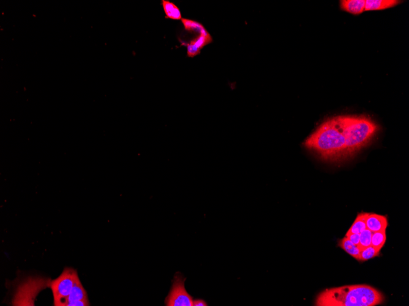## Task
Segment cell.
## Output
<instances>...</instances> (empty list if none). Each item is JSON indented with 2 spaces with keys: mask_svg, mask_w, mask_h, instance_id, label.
<instances>
[{
  "mask_svg": "<svg viewBox=\"0 0 409 306\" xmlns=\"http://www.w3.org/2000/svg\"><path fill=\"white\" fill-rule=\"evenodd\" d=\"M186 278L180 272H177L173 280L172 288L165 304L167 306H192L193 298L187 292L185 282Z\"/></svg>",
  "mask_w": 409,
  "mask_h": 306,
  "instance_id": "cell-5",
  "label": "cell"
},
{
  "mask_svg": "<svg viewBox=\"0 0 409 306\" xmlns=\"http://www.w3.org/2000/svg\"><path fill=\"white\" fill-rule=\"evenodd\" d=\"M379 290L368 285H352L326 289L318 295V306H375L384 303Z\"/></svg>",
  "mask_w": 409,
  "mask_h": 306,
  "instance_id": "cell-2",
  "label": "cell"
},
{
  "mask_svg": "<svg viewBox=\"0 0 409 306\" xmlns=\"http://www.w3.org/2000/svg\"><path fill=\"white\" fill-rule=\"evenodd\" d=\"M338 245L345 252L349 254L356 260L360 261V250L358 246L355 245L346 237L339 241Z\"/></svg>",
  "mask_w": 409,
  "mask_h": 306,
  "instance_id": "cell-13",
  "label": "cell"
},
{
  "mask_svg": "<svg viewBox=\"0 0 409 306\" xmlns=\"http://www.w3.org/2000/svg\"><path fill=\"white\" fill-rule=\"evenodd\" d=\"M366 229L372 232L385 231L388 226L387 218L385 216L370 213L366 220Z\"/></svg>",
  "mask_w": 409,
  "mask_h": 306,
  "instance_id": "cell-7",
  "label": "cell"
},
{
  "mask_svg": "<svg viewBox=\"0 0 409 306\" xmlns=\"http://www.w3.org/2000/svg\"><path fill=\"white\" fill-rule=\"evenodd\" d=\"M370 213L361 212L358 213L356 219L352 225L350 229L347 232L346 235L351 234H360L364 230L366 229V220Z\"/></svg>",
  "mask_w": 409,
  "mask_h": 306,
  "instance_id": "cell-12",
  "label": "cell"
},
{
  "mask_svg": "<svg viewBox=\"0 0 409 306\" xmlns=\"http://www.w3.org/2000/svg\"><path fill=\"white\" fill-rule=\"evenodd\" d=\"M379 251L375 250L372 246H368V247L363 249L361 250L360 255V261H367L372 258L377 257L379 255Z\"/></svg>",
  "mask_w": 409,
  "mask_h": 306,
  "instance_id": "cell-17",
  "label": "cell"
},
{
  "mask_svg": "<svg viewBox=\"0 0 409 306\" xmlns=\"http://www.w3.org/2000/svg\"><path fill=\"white\" fill-rule=\"evenodd\" d=\"M193 306H208L205 301L202 299H196L193 300Z\"/></svg>",
  "mask_w": 409,
  "mask_h": 306,
  "instance_id": "cell-19",
  "label": "cell"
},
{
  "mask_svg": "<svg viewBox=\"0 0 409 306\" xmlns=\"http://www.w3.org/2000/svg\"><path fill=\"white\" fill-rule=\"evenodd\" d=\"M213 42L212 37L208 32L199 34L186 44L187 56L190 58L198 55L202 49Z\"/></svg>",
  "mask_w": 409,
  "mask_h": 306,
  "instance_id": "cell-6",
  "label": "cell"
},
{
  "mask_svg": "<svg viewBox=\"0 0 409 306\" xmlns=\"http://www.w3.org/2000/svg\"><path fill=\"white\" fill-rule=\"evenodd\" d=\"M161 4L166 14V18L175 20H182V13L180 9L174 3L168 0H162Z\"/></svg>",
  "mask_w": 409,
  "mask_h": 306,
  "instance_id": "cell-11",
  "label": "cell"
},
{
  "mask_svg": "<svg viewBox=\"0 0 409 306\" xmlns=\"http://www.w3.org/2000/svg\"><path fill=\"white\" fill-rule=\"evenodd\" d=\"M342 10L354 15H358L365 12V0H342L340 1Z\"/></svg>",
  "mask_w": 409,
  "mask_h": 306,
  "instance_id": "cell-8",
  "label": "cell"
},
{
  "mask_svg": "<svg viewBox=\"0 0 409 306\" xmlns=\"http://www.w3.org/2000/svg\"><path fill=\"white\" fill-rule=\"evenodd\" d=\"M78 278L77 270L66 267L57 278L52 280L50 287L53 294L54 306H66L68 296Z\"/></svg>",
  "mask_w": 409,
  "mask_h": 306,
  "instance_id": "cell-4",
  "label": "cell"
},
{
  "mask_svg": "<svg viewBox=\"0 0 409 306\" xmlns=\"http://www.w3.org/2000/svg\"><path fill=\"white\" fill-rule=\"evenodd\" d=\"M373 232L368 229L364 230L360 234V242L358 247L360 251L368 246H372V238Z\"/></svg>",
  "mask_w": 409,
  "mask_h": 306,
  "instance_id": "cell-16",
  "label": "cell"
},
{
  "mask_svg": "<svg viewBox=\"0 0 409 306\" xmlns=\"http://www.w3.org/2000/svg\"><path fill=\"white\" fill-rule=\"evenodd\" d=\"M396 0H367L366 1L365 11L383 10L393 8L400 3Z\"/></svg>",
  "mask_w": 409,
  "mask_h": 306,
  "instance_id": "cell-9",
  "label": "cell"
},
{
  "mask_svg": "<svg viewBox=\"0 0 409 306\" xmlns=\"http://www.w3.org/2000/svg\"><path fill=\"white\" fill-rule=\"evenodd\" d=\"M182 22L184 26L185 30L187 32L197 33V34H203L208 32L206 28L201 23L197 21L189 20V19L182 18Z\"/></svg>",
  "mask_w": 409,
  "mask_h": 306,
  "instance_id": "cell-14",
  "label": "cell"
},
{
  "mask_svg": "<svg viewBox=\"0 0 409 306\" xmlns=\"http://www.w3.org/2000/svg\"><path fill=\"white\" fill-rule=\"evenodd\" d=\"M346 139V156L350 158L372 142L379 127L365 116H336Z\"/></svg>",
  "mask_w": 409,
  "mask_h": 306,
  "instance_id": "cell-3",
  "label": "cell"
},
{
  "mask_svg": "<svg viewBox=\"0 0 409 306\" xmlns=\"http://www.w3.org/2000/svg\"><path fill=\"white\" fill-rule=\"evenodd\" d=\"M387 240L386 231L373 232L372 238V246L378 251H381Z\"/></svg>",
  "mask_w": 409,
  "mask_h": 306,
  "instance_id": "cell-15",
  "label": "cell"
},
{
  "mask_svg": "<svg viewBox=\"0 0 409 306\" xmlns=\"http://www.w3.org/2000/svg\"><path fill=\"white\" fill-rule=\"evenodd\" d=\"M304 146L325 161L336 162L347 158L346 139L336 116L319 125L304 142Z\"/></svg>",
  "mask_w": 409,
  "mask_h": 306,
  "instance_id": "cell-1",
  "label": "cell"
},
{
  "mask_svg": "<svg viewBox=\"0 0 409 306\" xmlns=\"http://www.w3.org/2000/svg\"><path fill=\"white\" fill-rule=\"evenodd\" d=\"M346 237L352 242V243L355 244V245L358 246L359 242H360V234H351L346 235Z\"/></svg>",
  "mask_w": 409,
  "mask_h": 306,
  "instance_id": "cell-18",
  "label": "cell"
},
{
  "mask_svg": "<svg viewBox=\"0 0 409 306\" xmlns=\"http://www.w3.org/2000/svg\"><path fill=\"white\" fill-rule=\"evenodd\" d=\"M76 301H89L87 291L83 286L79 278L76 281L68 296L66 306H67L68 303Z\"/></svg>",
  "mask_w": 409,
  "mask_h": 306,
  "instance_id": "cell-10",
  "label": "cell"
}]
</instances>
